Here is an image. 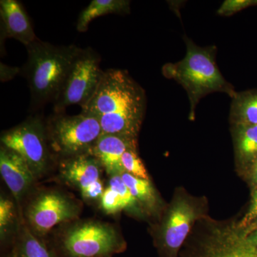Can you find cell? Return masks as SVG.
Returning <instances> with one entry per match:
<instances>
[{
    "label": "cell",
    "instance_id": "obj_1",
    "mask_svg": "<svg viewBox=\"0 0 257 257\" xmlns=\"http://www.w3.org/2000/svg\"><path fill=\"white\" fill-rule=\"evenodd\" d=\"M147 109L145 91L126 71H104L92 99L82 108L99 120L101 135L138 139Z\"/></svg>",
    "mask_w": 257,
    "mask_h": 257
},
{
    "label": "cell",
    "instance_id": "obj_2",
    "mask_svg": "<svg viewBox=\"0 0 257 257\" xmlns=\"http://www.w3.org/2000/svg\"><path fill=\"white\" fill-rule=\"evenodd\" d=\"M184 40L187 47L185 57L175 63L165 64L162 71L164 77L173 79L185 89L190 104L189 119L192 120L198 104L207 94L224 92L232 98L236 92L218 68L215 46H197L186 36Z\"/></svg>",
    "mask_w": 257,
    "mask_h": 257
},
{
    "label": "cell",
    "instance_id": "obj_3",
    "mask_svg": "<svg viewBox=\"0 0 257 257\" xmlns=\"http://www.w3.org/2000/svg\"><path fill=\"white\" fill-rule=\"evenodd\" d=\"M26 49L28 61L21 71L28 80L32 106L55 102L82 49L74 45L56 46L38 38Z\"/></svg>",
    "mask_w": 257,
    "mask_h": 257
},
{
    "label": "cell",
    "instance_id": "obj_4",
    "mask_svg": "<svg viewBox=\"0 0 257 257\" xmlns=\"http://www.w3.org/2000/svg\"><path fill=\"white\" fill-rule=\"evenodd\" d=\"M126 248L112 225L91 220L69 225L52 246L60 257H111Z\"/></svg>",
    "mask_w": 257,
    "mask_h": 257
},
{
    "label": "cell",
    "instance_id": "obj_5",
    "mask_svg": "<svg viewBox=\"0 0 257 257\" xmlns=\"http://www.w3.org/2000/svg\"><path fill=\"white\" fill-rule=\"evenodd\" d=\"M46 127L51 152L62 159L92 153L102 134L99 120L83 111L72 116L55 113Z\"/></svg>",
    "mask_w": 257,
    "mask_h": 257
},
{
    "label": "cell",
    "instance_id": "obj_6",
    "mask_svg": "<svg viewBox=\"0 0 257 257\" xmlns=\"http://www.w3.org/2000/svg\"><path fill=\"white\" fill-rule=\"evenodd\" d=\"M1 144L23 157L37 179L48 170L52 152L46 121L39 115L30 116L18 126L3 132Z\"/></svg>",
    "mask_w": 257,
    "mask_h": 257
},
{
    "label": "cell",
    "instance_id": "obj_7",
    "mask_svg": "<svg viewBox=\"0 0 257 257\" xmlns=\"http://www.w3.org/2000/svg\"><path fill=\"white\" fill-rule=\"evenodd\" d=\"M100 62V57L92 49H82L53 103L55 113H64L73 104L82 108L92 99L104 73Z\"/></svg>",
    "mask_w": 257,
    "mask_h": 257
},
{
    "label": "cell",
    "instance_id": "obj_8",
    "mask_svg": "<svg viewBox=\"0 0 257 257\" xmlns=\"http://www.w3.org/2000/svg\"><path fill=\"white\" fill-rule=\"evenodd\" d=\"M80 207L74 199L55 189L42 191L29 203L25 217L28 226L39 237L57 225L78 217Z\"/></svg>",
    "mask_w": 257,
    "mask_h": 257
},
{
    "label": "cell",
    "instance_id": "obj_9",
    "mask_svg": "<svg viewBox=\"0 0 257 257\" xmlns=\"http://www.w3.org/2000/svg\"><path fill=\"white\" fill-rule=\"evenodd\" d=\"M179 257H257V246L237 226H222L189 244Z\"/></svg>",
    "mask_w": 257,
    "mask_h": 257
},
{
    "label": "cell",
    "instance_id": "obj_10",
    "mask_svg": "<svg viewBox=\"0 0 257 257\" xmlns=\"http://www.w3.org/2000/svg\"><path fill=\"white\" fill-rule=\"evenodd\" d=\"M199 214L198 208L187 198L174 200L156 239L160 257H179L181 248Z\"/></svg>",
    "mask_w": 257,
    "mask_h": 257
},
{
    "label": "cell",
    "instance_id": "obj_11",
    "mask_svg": "<svg viewBox=\"0 0 257 257\" xmlns=\"http://www.w3.org/2000/svg\"><path fill=\"white\" fill-rule=\"evenodd\" d=\"M104 170L92 154L62 159L60 171L66 182L78 189L83 199L92 202L100 199L104 188L101 175Z\"/></svg>",
    "mask_w": 257,
    "mask_h": 257
},
{
    "label": "cell",
    "instance_id": "obj_12",
    "mask_svg": "<svg viewBox=\"0 0 257 257\" xmlns=\"http://www.w3.org/2000/svg\"><path fill=\"white\" fill-rule=\"evenodd\" d=\"M0 173L18 202L28 192L37 179L23 157L14 150L3 145L0 148Z\"/></svg>",
    "mask_w": 257,
    "mask_h": 257
},
{
    "label": "cell",
    "instance_id": "obj_13",
    "mask_svg": "<svg viewBox=\"0 0 257 257\" xmlns=\"http://www.w3.org/2000/svg\"><path fill=\"white\" fill-rule=\"evenodd\" d=\"M0 17L1 45L7 38L15 39L25 47L37 40L31 20L20 2L17 0H1Z\"/></svg>",
    "mask_w": 257,
    "mask_h": 257
},
{
    "label": "cell",
    "instance_id": "obj_14",
    "mask_svg": "<svg viewBox=\"0 0 257 257\" xmlns=\"http://www.w3.org/2000/svg\"><path fill=\"white\" fill-rule=\"evenodd\" d=\"M135 147H138V139L101 135L91 154L99 160L106 174L111 177L124 173L121 157L128 149Z\"/></svg>",
    "mask_w": 257,
    "mask_h": 257
},
{
    "label": "cell",
    "instance_id": "obj_15",
    "mask_svg": "<svg viewBox=\"0 0 257 257\" xmlns=\"http://www.w3.org/2000/svg\"><path fill=\"white\" fill-rule=\"evenodd\" d=\"M231 126L236 160L248 170L257 160V126Z\"/></svg>",
    "mask_w": 257,
    "mask_h": 257
},
{
    "label": "cell",
    "instance_id": "obj_16",
    "mask_svg": "<svg viewBox=\"0 0 257 257\" xmlns=\"http://www.w3.org/2000/svg\"><path fill=\"white\" fill-rule=\"evenodd\" d=\"M9 254L10 257H60L28 225H22Z\"/></svg>",
    "mask_w": 257,
    "mask_h": 257
},
{
    "label": "cell",
    "instance_id": "obj_17",
    "mask_svg": "<svg viewBox=\"0 0 257 257\" xmlns=\"http://www.w3.org/2000/svg\"><path fill=\"white\" fill-rule=\"evenodd\" d=\"M229 120L231 125L257 126V89L236 92L231 98Z\"/></svg>",
    "mask_w": 257,
    "mask_h": 257
},
{
    "label": "cell",
    "instance_id": "obj_18",
    "mask_svg": "<svg viewBox=\"0 0 257 257\" xmlns=\"http://www.w3.org/2000/svg\"><path fill=\"white\" fill-rule=\"evenodd\" d=\"M130 13V1L128 0H92L79 14L77 30L79 32L87 31L89 23L103 15H124Z\"/></svg>",
    "mask_w": 257,
    "mask_h": 257
},
{
    "label": "cell",
    "instance_id": "obj_19",
    "mask_svg": "<svg viewBox=\"0 0 257 257\" xmlns=\"http://www.w3.org/2000/svg\"><path fill=\"white\" fill-rule=\"evenodd\" d=\"M121 177L138 204L148 210L155 209L157 205V193L150 180L138 178L127 172Z\"/></svg>",
    "mask_w": 257,
    "mask_h": 257
},
{
    "label": "cell",
    "instance_id": "obj_20",
    "mask_svg": "<svg viewBox=\"0 0 257 257\" xmlns=\"http://www.w3.org/2000/svg\"><path fill=\"white\" fill-rule=\"evenodd\" d=\"M121 165L124 172L138 177V178L149 179L148 173L143 161L139 157L137 147L128 149L121 157Z\"/></svg>",
    "mask_w": 257,
    "mask_h": 257
},
{
    "label": "cell",
    "instance_id": "obj_21",
    "mask_svg": "<svg viewBox=\"0 0 257 257\" xmlns=\"http://www.w3.org/2000/svg\"><path fill=\"white\" fill-rule=\"evenodd\" d=\"M15 218L14 204L9 199L1 196L0 198V234L2 241L6 239L8 232Z\"/></svg>",
    "mask_w": 257,
    "mask_h": 257
},
{
    "label": "cell",
    "instance_id": "obj_22",
    "mask_svg": "<svg viewBox=\"0 0 257 257\" xmlns=\"http://www.w3.org/2000/svg\"><path fill=\"white\" fill-rule=\"evenodd\" d=\"M108 186L117 193L121 202H122L124 209H134L138 205V202L133 197L130 189L123 182L121 175L113 176V177H110L109 180V185Z\"/></svg>",
    "mask_w": 257,
    "mask_h": 257
},
{
    "label": "cell",
    "instance_id": "obj_23",
    "mask_svg": "<svg viewBox=\"0 0 257 257\" xmlns=\"http://www.w3.org/2000/svg\"><path fill=\"white\" fill-rule=\"evenodd\" d=\"M102 210L108 214H114L124 209L122 202L114 189L108 186L99 199Z\"/></svg>",
    "mask_w": 257,
    "mask_h": 257
},
{
    "label": "cell",
    "instance_id": "obj_24",
    "mask_svg": "<svg viewBox=\"0 0 257 257\" xmlns=\"http://www.w3.org/2000/svg\"><path fill=\"white\" fill-rule=\"evenodd\" d=\"M257 0H226L217 10L220 16H231L248 7L256 6Z\"/></svg>",
    "mask_w": 257,
    "mask_h": 257
},
{
    "label": "cell",
    "instance_id": "obj_25",
    "mask_svg": "<svg viewBox=\"0 0 257 257\" xmlns=\"http://www.w3.org/2000/svg\"><path fill=\"white\" fill-rule=\"evenodd\" d=\"M257 226V189L253 191L251 204L237 227L243 231H247Z\"/></svg>",
    "mask_w": 257,
    "mask_h": 257
},
{
    "label": "cell",
    "instance_id": "obj_26",
    "mask_svg": "<svg viewBox=\"0 0 257 257\" xmlns=\"http://www.w3.org/2000/svg\"><path fill=\"white\" fill-rule=\"evenodd\" d=\"M0 65V79L2 82H5L11 80L17 74L21 72V69L19 67H12L3 63Z\"/></svg>",
    "mask_w": 257,
    "mask_h": 257
},
{
    "label": "cell",
    "instance_id": "obj_27",
    "mask_svg": "<svg viewBox=\"0 0 257 257\" xmlns=\"http://www.w3.org/2000/svg\"><path fill=\"white\" fill-rule=\"evenodd\" d=\"M250 175V182L253 190L257 189V160L248 169Z\"/></svg>",
    "mask_w": 257,
    "mask_h": 257
},
{
    "label": "cell",
    "instance_id": "obj_28",
    "mask_svg": "<svg viewBox=\"0 0 257 257\" xmlns=\"http://www.w3.org/2000/svg\"><path fill=\"white\" fill-rule=\"evenodd\" d=\"M243 232L246 234L248 241L257 246V226L247 231H243Z\"/></svg>",
    "mask_w": 257,
    "mask_h": 257
},
{
    "label": "cell",
    "instance_id": "obj_29",
    "mask_svg": "<svg viewBox=\"0 0 257 257\" xmlns=\"http://www.w3.org/2000/svg\"><path fill=\"white\" fill-rule=\"evenodd\" d=\"M5 257H10V254H8V256Z\"/></svg>",
    "mask_w": 257,
    "mask_h": 257
}]
</instances>
